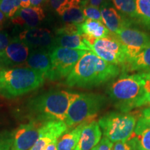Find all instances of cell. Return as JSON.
Segmentation results:
<instances>
[{"label":"cell","instance_id":"4dcf8cb0","mask_svg":"<svg viewBox=\"0 0 150 150\" xmlns=\"http://www.w3.org/2000/svg\"><path fill=\"white\" fill-rule=\"evenodd\" d=\"M113 143L110 142L106 137H103L96 146L91 150H112Z\"/></svg>","mask_w":150,"mask_h":150},{"label":"cell","instance_id":"9c48e42d","mask_svg":"<svg viewBox=\"0 0 150 150\" xmlns=\"http://www.w3.org/2000/svg\"><path fill=\"white\" fill-rule=\"evenodd\" d=\"M115 36L125 47L128 61L139 54L150 42V35L136 28H125L116 33Z\"/></svg>","mask_w":150,"mask_h":150},{"label":"cell","instance_id":"484cf974","mask_svg":"<svg viewBox=\"0 0 150 150\" xmlns=\"http://www.w3.org/2000/svg\"><path fill=\"white\" fill-rule=\"evenodd\" d=\"M21 8L20 0H0V11L6 18H13Z\"/></svg>","mask_w":150,"mask_h":150},{"label":"cell","instance_id":"5bb4252c","mask_svg":"<svg viewBox=\"0 0 150 150\" xmlns=\"http://www.w3.org/2000/svg\"><path fill=\"white\" fill-rule=\"evenodd\" d=\"M102 22L110 32L116 34L125 28L131 27L134 22L120 13L107 1L100 8Z\"/></svg>","mask_w":150,"mask_h":150},{"label":"cell","instance_id":"f546056e","mask_svg":"<svg viewBox=\"0 0 150 150\" xmlns=\"http://www.w3.org/2000/svg\"><path fill=\"white\" fill-rule=\"evenodd\" d=\"M13 145V133L0 134V150H11Z\"/></svg>","mask_w":150,"mask_h":150},{"label":"cell","instance_id":"1f68e13d","mask_svg":"<svg viewBox=\"0 0 150 150\" xmlns=\"http://www.w3.org/2000/svg\"><path fill=\"white\" fill-rule=\"evenodd\" d=\"M145 89L147 95V106H150V70L145 72Z\"/></svg>","mask_w":150,"mask_h":150},{"label":"cell","instance_id":"d6a6232c","mask_svg":"<svg viewBox=\"0 0 150 150\" xmlns=\"http://www.w3.org/2000/svg\"><path fill=\"white\" fill-rule=\"evenodd\" d=\"M10 40L8 33L0 31V53L6 47Z\"/></svg>","mask_w":150,"mask_h":150},{"label":"cell","instance_id":"ac0fdd59","mask_svg":"<svg viewBox=\"0 0 150 150\" xmlns=\"http://www.w3.org/2000/svg\"><path fill=\"white\" fill-rule=\"evenodd\" d=\"M150 70V42L145 49L142 50L135 57L129 60L126 65L121 68L123 74L133 71Z\"/></svg>","mask_w":150,"mask_h":150},{"label":"cell","instance_id":"e575fe53","mask_svg":"<svg viewBox=\"0 0 150 150\" xmlns=\"http://www.w3.org/2000/svg\"><path fill=\"white\" fill-rule=\"evenodd\" d=\"M106 2V0H89L88 4L92 6L100 8Z\"/></svg>","mask_w":150,"mask_h":150},{"label":"cell","instance_id":"4fadbf2b","mask_svg":"<svg viewBox=\"0 0 150 150\" xmlns=\"http://www.w3.org/2000/svg\"><path fill=\"white\" fill-rule=\"evenodd\" d=\"M68 130L64 122L50 120L43 123L35 143L30 150H45L54 140H59Z\"/></svg>","mask_w":150,"mask_h":150},{"label":"cell","instance_id":"603a6c76","mask_svg":"<svg viewBox=\"0 0 150 150\" xmlns=\"http://www.w3.org/2000/svg\"><path fill=\"white\" fill-rule=\"evenodd\" d=\"M116 10L132 22H138L136 0H110Z\"/></svg>","mask_w":150,"mask_h":150},{"label":"cell","instance_id":"44dd1931","mask_svg":"<svg viewBox=\"0 0 150 150\" xmlns=\"http://www.w3.org/2000/svg\"><path fill=\"white\" fill-rule=\"evenodd\" d=\"M55 47L91 51V49L86 43L83 35L80 34L57 35V37L55 38Z\"/></svg>","mask_w":150,"mask_h":150},{"label":"cell","instance_id":"8fae6325","mask_svg":"<svg viewBox=\"0 0 150 150\" xmlns=\"http://www.w3.org/2000/svg\"><path fill=\"white\" fill-rule=\"evenodd\" d=\"M18 38L33 50H45L50 52L55 47V37L46 28L26 29L20 33Z\"/></svg>","mask_w":150,"mask_h":150},{"label":"cell","instance_id":"ffe728a7","mask_svg":"<svg viewBox=\"0 0 150 150\" xmlns=\"http://www.w3.org/2000/svg\"><path fill=\"white\" fill-rule=\"evenodd\" d=\"M94 120H86L78 126L73 128L68 132H66L58 140V150H74L79 140L82 129L86 124Z\"/></svg>","mask_w":150,"mask_h":150},{"label":"cell","instance_id":"7402d4cb","mask_svg":"<svg viewBox=\"0 0 150 150\" xmlns=\"http://www.w3.org/2000/svg\"><path fill=\"white\" fill-rule=\"evenodd\" d=\"M81 31L82 35H86L95 39L108 37L111 33L102 22L90 19H86L83 23L81 24Z\"/></svg>","mask_w":150,"mask_h":150},{"label":"cell","instance_id":"f35d334b","mask_svg":"<svg viewBox=\"0 0 150 150\" xmlns=\"http://www.w3.org/2000/svg\"><path fill=\"white\" fill-rule=\"evenodd\" d=\"M21 8H25L31 6V0H20Z\"/></svg>","mask_w":150,"mask_h":150},{"label":"cell","instance_id":"d590c367","mask_svg":"<svg viewBox=\"0 0 150 150\" xmlns=\"http://www.w3.org/2000/svg\"><path fill=\"white\" fill-rule=\"evenodd\" d=\"M141 116L150 122V106L145 108V109L142 110Z\"/></svg>","mask_w":150,"mask_h":150},{"label":"cell","instance_id":"cb8c5ba5","mask_svg":"<svg viewBox=\"0 0 150 150\" xmlns=\"http://www.w3.org/2000/svg\"><path fill=\"white\" fill-rule=\"evenodd\" d=\"M60 16L65 23L80 24L83 23L86 20L82 11L81 3L79 4L72 6L66 9Z\"/></svg>","mask_w":150,"mask_h":150},{"label":"cell","instance_id":"e0dca14e","mask_svg":"<svg viewBox=\"0 0 150 150\" xmlns=\"http://www.w3.org/2000/svg\"><path fill=\"white\" fill-rule=\"evenodd\" d=\"M24 64L25 67L42 73L46 79L51 70L50 52L45 50H33L30 52L29 57Z\"/></svg>","mask_w":150,"mask_h":150},{"label":"cell","instance_id":"9a60e30c","mask_svg":"<svg viewBox=\"0 0 150 150\" xmlns=\"http://www.w3.org/2000/svg\"><path fill=\"white\" fill-rule=\"evenodd\" d=\"M45 18V13L42 6H29L28 8H21L11 22L14 25L26 29L36 27Z\"/></svg>","mask_w":150,"mask_h":150},{"label":"cell","instance_id":"277c9868","mask_svg":"<svg viewBox=\"0 0 150 150\" xmlns=\"http://www.w3.org/2000/svg\"><path fill=\"white\" fill-rule=\"evenodd\" d=\"M45 79L42 73L29 67H0V96H22L42 86Z\"/></svg>","mask_w":150,"mask_h":150},{"label":"cell","instance_id":"d6986e66","mask_svg":"<svg viewBox=\"0 0 150 150\" xmlns=\"http://www.w3.org/2000/svg\"><path fill=\"white\" fill-rule=\"evenodd\" d=\"M132 136L136 140L138 150H150V122L140 116Z\"/></svg>","mask_w":150,"mask_h":150},{"label":"cell","instance_id":"6da1fadb","mask_svg":"<svg viewBox=\"0 0 150 150\" xmlns=\"http://www.w3.org/2000/svg\"><path fill=\"white\" fill-rule=\"evenodd\" d=\"M120 73L119 66L104 61L93 52H87L65 79V84L70 87L92 88L115 79Z\"/></svg>","mask_w":150,"mask_h":150},{"label":"cell","instance_id":"f1b7e54d","mask_svg":"<svg viewBox=\"0 0 150 150\" xmlns=\"http://www.w3.org/2000/svg\"><path fill=\"white\" fill-rule=\"evenodd\" d=\"M112 150H138V144L134 136L124 141H120L113 143Z\"/></svg>","mask_w":150,"mask_h":150},{"label":"cell","instance_id":"60d3db41","mask_svg":"<svg viewBox=\"0 0 150 150\" xmlns=\"http://www.w3.org/2000/svg\"><path fill=\"white\" fill-rule=\"evenodd\" d=\"M81 1H86V2H88L89 0H80Z\"/></svg>","mask_w":150,"mask_h":150},{"label":"cell","instance_id":"ab89813d","mask_svg":"<svg viewBox=\"0 0 150 150\" xmlns=\"http://www.w3.org/2000/svg\"><path fill=\"white\" fill-rule=\"evenodd\" d=\"M6 19H7L6 17L4 16V14L3 13L0 11V29H1V28H2L4 24V22Z\"/></svg>","mask_w":150,"mask_h":150},{"label":"cell","instance_id":"7c38bea8","mask_svg":"<svg viewBox=\"0 0 150 150\" xmlns=\"http://www.w3.org/2000/svg\"><path fill=\"white\" fill-rule=\"evenodd\" d=\"M31 49L18 37L11 39L4 50L0 53V67H13L24 64L31 52Z\"/></svg>","mask_w":150,"mask_h":150},{"label":"cell","instance_id":"d4e9b609","mask_svg":"<svg viewBox=\"0 0 150 150\" xmlns=\"http://www.w3.org/2000/svg\"><path fill=\"white\" fill-rule=\"evenodd\" d=\"M138 23L150 29V0H136Z\"/></svg>","mask_w":150,"mask_h":150},{"label":"cell","instance_id":"4316f807","mask_svg":"<svg viewBox=\"0 0 150 150\" xmlns=\"http://www.w3.org/2000/svg\"><path fill=\"white\" fill-rule=\"evenodd\" d=\"M81 3L82 11L86 19L102 22V14H101V11L99 10V8L92 6L88 3L82 2V1H81Z\"/></svg>","mask_w":150,"mask_h":150},{"label":"cell","instance_id":"52a82bcc","mask_svg":"<svg viewBox=\"0 0 150 150\" xmlns=\"http://www.w3.org/2000/svg\"><path fill=\"white\" fill-rule=\"evenodd\" d=\"M87 51L54 47L50 51L51 70L47 76L50 81H60L66 78L75 65Z\"/></svg>","mask_w":150,"mask_h":150},{"label":"cell","instance_id":"5b68a950","mask_svg":"<svg viewBox=\"0 0 150 150\" xmlns=\"http://www.w3.org/2000/svg\"><path fill=\"white\" fill-rule=\"evenodd\" d=\"M140 116L138 112H111L101 117L98 124L104 137L115 143L130 138Z\"/></svg>","mask_w":150,"mask_h":150},{"label":"cell","instance_id":"7a4b0ae2","mask_svg":"<svg viewBox=\"0 0 150 150\" xmlns=\"http://www.w3.org/2000/svg\"><path fill=\"white\" fill-rule=\"evenodd\" d=\"M79 95L65 90L50 91L31 99L27 104V109L33 120L65 122L69 108Z\"/></svg>","mask_w":150,"mask_h":150},{"label":"cell","instance_id":"8992f818","mask_svg":"<svg viewBox=\"0 0 150 150\" xmlns=\"http://www.w3.org/2000/svg\"><path fill=\"white\" fill-rule=\"evenodd\" d=\"M106 103L104 95L94 93L80 94L67 112L65 122L67 127H76L86 120H95Z\"/></svg>","mask_w":150,"mask_h":150},{"label":"cell","instance_id":"83f0119b","mask_svg":"<svg viewBox=\"0 0 150 150\" xmlns=\"http://www.w3.org/2000/svg\"><path fill=\"white\" fill-rule=\"evenodd\" d=\"M56 33L57 35L74 34L82 35L81 31V24L65 23L64 25L56 29Z\"/></svg>","mask_w":150,"mask_h":150},{"label":"cell","instance_id":"8d00e7d4","mask_svg":"<svg viewBox=\"0 0 150 150\" xmlns=\"http://www.w3.org/2000/svg\"><path fill=\"white\" fill-rule=\"evenodd\" d=\"M58 140H54L52 142L51 144H50L47 147L45 148V150H58L57 148V143H58Z\"/></svg>","mask_w":150,"mask_h":150},{"label":"cell","instance_id":"30bf717a","mask_svg":"<svg viewBox=\"0 0 150 150\" xmlns=\"http://www.w3.org/2000/svg\"><path fill=\"white\" fill-rule=\"evenodd\" d=\"M45 122L31 119L29 122L21 125L13 133L11 150H30L40 134V128Z\"/></svg>","mask_w":150,"mask_h":150},{"label":"cell","instance_id":"836d02e7","mask_svg":"<svg viewBox=\"0 0 150 150\" xmlns=\"http://www.w3.org/2000/svg\"><path fill=\"white\" fill-rule=\"evenodd\" d=\"M52 9L56 13L63 4L67 2V0H47Z\"/></svg>","mask_w":150,"mask_h":150},{"label":"cell","instance_id":"ba28073f","mask_svg":"<svg viewBox=\"0 0 150 150\" xmlns=\"http://www.w3.org/2000/svg\"><path fill=\"white\" fill-rule=\"evenodd\" d=\"M90 47L100 59L110 64L117 65L120 69L128 61L125 47L112 33L108 37L95 39Z\"/></svg>","mask_w":150,"mask_h":150},{"label":"cell","instance_id":"74e56055","mask_svg":"<svg viewBox=\"0 0 150 150\" xmlns=\"http://www.w3.org/2000/svg\"><path fill=\"white\" fill-rule=\"evenodd\" d=\"M45 1V0H31V6H41V5L44 3Z\"/></svg>","mask_w":150,"mask_h":150},{"label":"cell","instance_id":"3957f363","mask_svg":"<svg viewBox=\"0 0 150 150\" xmlns=\"http://www.w3.org/2000/svg\"><path fill=\"white\" fill-rule=\"evenodd\" d=\"M108 95L116 108L122 112L147 106L145 72L128 75L122 74L108 86Z\"/></svg>","mask_w":150,"mask_h":150},{"label":"cell","instance_id":"2e32d148","mask_svg":"<svg viewBox=\"0 0 150 150\" xmlns=\"http://www.w3.org/2000/svg\"><path fill=\"white\" fill-rule=\"evenodd\" d=\"M102 132L98 122L94 120L84 126L77 145L74 150H91L102 139Z\"/></svg>","mask_w":150,"mask_h":150}]
</instances>
